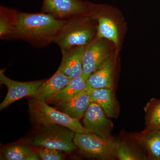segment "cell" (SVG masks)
<instances>
[{"label":"cell","mask_w":160,"mask_h":160,"mask_svg":"<svg viewBox=\"0 0 160 160\" xmlns=\"http://www.w3.org/2000/svg\"><path fill=\"white\" fill-rule=\"evenodd\" d=\"M65 22L49 13L20 12L17 25L6 40H22L43 48L53 43Z\"/></svg>","instance_id":"cell-1"},{"label":"cell","mask_w":160,"mask_h":160,"mask_svg":"<svg viewBox=\"0 0 160 160\" xmlns=\"http://www.w3.org/2000/svg\"><path fill=\"white\" fill-rule=\"evenodd\" d=\"M97 22L89 14L66 20L53 43L61 52L77 46H86L97 37Z\"/></svg>","instance_id":"cell-2"},{"label":"cell","mask_w":160,"mask_h":160,"mask_svg":"<svg viewBox=\"0 0 160 160\" xmlns=\"http://www.w3.org/2000/svg\"><path fill=\"white\" fill-rule=\"evenodd\" d=\"M29 107L32 118L35 122L40 126L57 124L68 127L76 133L90 132L80 123L79 120L70 117L44 101L32 98Z\"/></svg>","instance_id":"cell-3"},{"label":"cell","mask_w":160,"mask_h":160,"mask_svg":"<svg viewBox=\"0 0 160 160\" xmlns=\"http://www.w3.org/2000/svg\"><path fill=\"white\" fill-rule=\"evenodd\" d=\"M42 126V129L33 140L34 146L53 148L67 153L77 149L73 142L76 132L73 130L57 124Z\"/></svg>","instance_id":"cell-4"},{"label":"cell","mask_w":160,"mask_h":160,"mask_svg":"<svg viewBox=\"0 0 160 160\" xmlns=\"http://www.w3.org/2000/svg\"><path fill=\"white\" fill-rule=\"evenodd\" d=\"M74 144L81 151L90 157L109 160L117 158L116 141L91 132L76 133Z\"/></svg>","instance_id":"cell-5"},{"label":"cell","mask_w":160,"mask_h":160,"mask_svg":"<svg viewBox=\"0 0 160 160\" xmlns=\"http://www.w3.org/2000/svg\"><path fill=\"white\" fill-rule=\"evenodd\" d=\"M92 3L83 0H43L41 11L59 19L89 14Z\"/></svg>","instance_id":"cell-6"},{"label":"cell","mask_w":160,"mask_h":160,"mask_svg":"<svg viewBox=\"0 0 160 160\" xmlns=\"http://www.w3.org/2000/svg\"><path fill=\"white\" fill-rule=\"evenodd\" d=\"M108 40L96 37L86 46L83 60L82 76L87 80L110 57Z\"/></svg>","instance_id":"cell-7"},{"label":"cell","mask_w":160,"mask_h":160,"mask_svg":"<svg viewBox=\"0 0 160 160\" xmlns=\"http://www.w3.org/2000/svg\"><path fill=\"white\" fill-rule=\"evenodd\" d=\"M5 69L0 70V82L7 86L8 92L0 105V109L3 110L12 103L24 97L32 95L45 82L44 80L29 82L15 81L5 75Z\"/></svg>","instance_id":"cell-8"},{"label":"cell","mask_w":160,"mask_h":160,"mask_svg":"<svg viewBox=\"0 0 160 160\" xmlns=\"http://www.w3.org/2000/svg\"><path fill=\"white\" fill-rule=\"evenodd\" d=\"M84 126L88 131L103 138L110 137L113 124L102 108L92 102L84 116Z\"/></svg>","instance_id":"cell-9"},{"label":"cell","mask_w":160,"mask_h":160,"mask_svg":"<svg viewBox=\"0 0 160 160\" xmlns=\"http://www.w3.org/2000/svg\"><path fill=\"white\" fill-rule=\"evenodd\" d=\"M89 14L97 22V37L111 41L117 46L119 40L118 26L112 19L106 15L105 5L92 3Z\"/></svg>","instance_id":"cell-10"},{"label":"cell","mask_w":160,"mask_h":160,"mask_svg":"<svg viewBox=\"0 0 160 160\" xmlns=\"http://www.w3.org/2000/svg\"><path fill=\"white\" fill-rule=\"evenodd\" d=\"M86 46L73 47L62 52V62L58 71L70 78L82 76L83 55Z\"/></svg>","instance_id":"cell-11"},{"label":"cell","mask_w":160,"mask_h":160,"mask_svg":"<svg viewBox=\"0 0 160 160\" xmlns=\"http://www.w3.org/2000/svg\"><path fill=\"white\" fill-rule=\"evenodd\" d=\"M114 58L112 55L108 60L86 80L87 89H113L115 70Z\"/></svg>","instance_id":"cell-12"},{"label":"cell","mask_w":160,"mask_h":160,"mask_svg":"<svg viewBox=\"0 0 160 160\" xmlns=\"http://www.w3.org/2000/svg\"><path fill=\"white\" fill-rule=\"evenodd\" d=\"M91 102L89 92L85 90L56 105L60 111L72 118L79 120L84 117Z\"/></svg>","instance_id":"cell-13"},{"label":"cell","mask_w":160,"mask_h":160,"mask_svg":"<svg viewBox=\"0 0 160 160\" xmlns=\"http://www.w3.org/2000/svg\"><path fill=\"white\" fill-rule=\"evenodd\" d=\"M71 79L57 70L52 77L45 81L30 97L35 99L46 102L66 86Z\"/></svg>","instance_id":"cell-14"},{"label":"cell","mask_w":160,"mask_h":160,"mask_svg":"<svg viewBox=\"0 0 160 160\" xmlns=\"http://www.w3.org/2000/svg\"><path fill=\"white\" fill-rule=\"evenodd\" d=\"M87 91L91 102L99 105L107 117L112 118L117 116L119 107L114 98L113 89H92Z\"/></svg>","instance_id":"cell-15"},{"label":"cell","mask_w":160,"mask_h":160,"mask_svg":"<svg viewBox=\"0 0 160 160\" xmlns=\"http://www.w3.org/2000/svg\"><path fill=\"white\" fill-rule=\"evenodd\" d=\"M87 89L86 80L80 76L72 78L62 89L50 98L46 102L50 104L58 103L69 100Z\"/></svg>","instance_id":"cell-16"},{"label":"cell","mask_w":160,"mask_h":160,"mask_svg":"<svg viewBox=\"0 0 160 160\" xmlns=\"http://www.w3.org/2000/svg\"><path fill=\"white\" fill-rule=\"evenodd\" d=\"M136 138L146 148L151 159L160 160V129H146Z\"/></svg>","instance_id":"cell-17"},{"label":"cell","mask_w":160,"mask_h":160,"mask_svg":"<svg viewBox=\"0 0 160 160\" xmlns=\"http://www.w3.org/2000/svg\"><path fill=\"white\" fill-rule=\"evenodd\" d=\"M20 11L2 6H0V38L7 39L15 29Z\"/></svg>","instance_id":"cell-18"},{"label":"cell","mask_w":160,"mask_h":160,"mask_svg":"<svg viewBox=\"0 0 160 160\" xmlns=\"http://www.w3.org/2000/svg\"><path fill=\"white\" fill-rule=\"evenodd\" d=\"M3 156L7 160H38L40 156L38 152L31 147L22 145H13L5 148Z\"/></svg>","instance_id":"cell-19"},{"label":"cell","mask_w":160,"mask_h":160,"mask_svg":"<svg viewBox=\"0 0 160 160\" xmlns=\"http://www.w3.org/2000/svg\"><path fill=\"white\" fill-rule=\"evenodd\" d=\"M145 110L146 129H160V99H151Z\"/></svg>","instance_id":"cell-20"},{"label":"cell","mask_w":160,"mask_h":160,"mask_svg":"<svg viewBox=\"0 0 160 160\" xmlns=\"http://www.w3.org/2000/svg\"><path fill=\"white\" fill-rule=\"evenodd\" d=\"M116 152L117 158L121 160L142 159V158L125 142H116Z\"/></svg>","instance_id":"cell-21"},{"label":"cell","mask_w":160,"mask_h":160,"mask_svg":"<svg viewBox=\"0 0 160 160\" xmlns=\"http://www.w3.org/2000/svg\"><path fill=\"white\" fill-rule=\"evenodd\" d=\"M62 152L53 148L40 147L38 153L42 160H61L64 158Z\"/></svg>","instance_id":"cell-22"}]
</instances>
